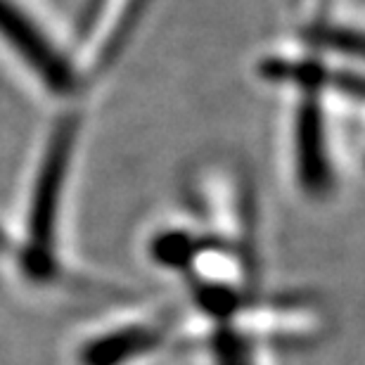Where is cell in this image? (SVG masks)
<instances>
[{"label":"cell","mask_w":365,"mask_h":365,"mask_svg":"<svg viewBox=\"0 0 365 365\" xmlns=\"http://www.w3.org/2000/svg\"><path fill=\"white\" fill-rule=\"evenodd\" d=\"M76 128L78 123L74 116L57 123L34 185L31 207H29V245L24 252V271L36 280H50L57 275V264L53 257L55 218L64 178L69 171L71 152H74Z\"/></svg>","instance_id":"1"},{"label":"cell","mask_w":365,"mask_h":365,"mask_svg":"<svg viewBox=\"0 0 365 365\" xmlns=\"http://www.w3.org/2000/svg\"><path fill=\"white\" fill-rule=\"evenodd\" d=\"M0 38L53 93L69 95L78 88V76L67 57L12 0H0Z\"/></svg>","instance_id":"2"},{"label":"cell","mask_w":365,"mask_h":365,"mask_svg":"<svg viewBox=\"0 0 365 365\" xmlns=\"http://www.w3.org/2000/svg\"><path fill=\"white\" fill-rule=\"evenodd\" d=\"M297 164L299 178L313 195H320L330 187V164L325 150L323 116L316 105V98H306L297 116Z\"/></svg>","instance_id":"3"},{"label":"cell","mask_w":365,"mask_h":365,"mask_svg":"<svg viewBox=\"0 0 365 365\" xmlns=\"http://www.w3.org/2000/svg\"><path fill=\"white\" fill-rule=\"evenodd\" d=\"M164 339L162 325H133L93 339L81 351L83 365H123L155 351Z\"/></svg>","instance_id":"4"},{"label":"cell","mask_w":365,"mask_h":365,"mask_svg":"<svg viewBox=\"0 0 365 365\" xmlns=\"http://www.w3.org/2000/svg\"><path fill=\"white\" fill-rule=\"evenodd\" d=\"M214 349L218 365H252L250 363V346L242 334L232 330H218L214 337Z\"/></svg>","instance_id":"5"},{"label":"cell","mask_w":365,"mask_h":365,"mask_svg":"<svg viewBox=\"0 0 365 365\" xmlns=\"http://www.w3.org/2000/svg\"><path fill=\"white\" fill-rule=\"evenodd\" d=\"M3 247H7V237H5V232L0 230V250H3Z\"/></svg>","instance_id":"6"}]
</instances>
